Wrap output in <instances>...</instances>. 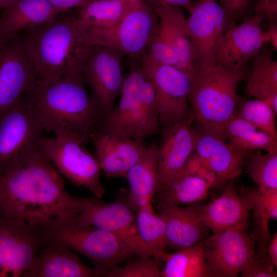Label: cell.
Instances as JSON below:
<instances>
[{"label": "cell", "instance_id": "22", "mask_svg": "<svg viewBox=\"0 0 277 277\" xmlns=\"http://www.w3.org/2000/svg\"><path fill=\"white\" fill-rule=\"evenodd\" d=\"M101 276L69 249L45 242L24 277Z\"/></svg>", "mask_w": 277, "mask_h": 277}, {"label": "cell", "instance_id": "4", "mask_svg": "<svg viewBox=\"0 0 277 277\" xmlns=\"http://www.w3.org/2000/svg\"><path fill=\"white\" fill-rule=\"evenodd\" d=\"M247 68L194 64L188 100L192 119L199 128L220 132L234 115L239 102L238 87Z\"/></svg>", "mask_w": 277, "mask_h": 277}, {"label": "cell", "instance_id": "17", "mask_svg": "<svg viewBox=\"0 0 277 277\" xmlns=\"http://www.w3.org/2000/svg\"><path fill=\"white\" fill-rule=\"evenodd\" d=\"M264 20L261 15L255 13L238 25L231 21L217 45L215 65L230 69L247 67L249 61L269 42L268 32L261 28Z\"/></svg>", "mask_w": 277, "mask_h": 277}, {"label": "cell", "instance_id": "11", "mask_svg": "<svg viewBox=\"0 0 277 277\" xmlns=\"http://www.w3.org/2000/svg\"><path fill=\"white\" fill-rule=\"evenodd\" d=\"M125 55L112 48L91 45L82 64V77L91 90L101 120L114 108L120 95L124 80L122 62Z\"/></svg>", "mask_w": 277, "mask_h": 277}, {"label": "cell", "instance_id": "39", "mask_svg": "<svg viewBox=\"0 0 277 277\" xmlns=\"http://www.w3.org/2000/svg\"><path fill=\"white\" fill-rule=\"evenodd\" d=\"M251 0H217L227 13L230 21L235 22L248 10Z\"/></svg>", "mask_w": 277, "mask_h": 277}, {"label": "cell", "instance_id": "5", "mask_svg": "<svg viewBox=\"0 0 277 277\" xmlns=\"http://www.w3.org/2000/svg\"><path fill=\"white\" fill-rule=\"evenodd\" d=\"M94 129L139 142L161 132L154 88L140 67L129 70L118 105Z\"/></svg>", "mask_w": 277, "mask_h": 277}, {"label": "cell", "instance_id": "29", "mask_svg": "<svg viewBox=\"0 0 277 277\" xmlns=\"http://www.w3.org/2000/svg\"><path fill=\"white\" fill-rule=\"evenodd\" d=\"M219 133L233 146L242 150L277 152V138L256 129L234 115L225 124Z\"/></svg>", "mask_w": 277, "mask_h": 277}, {"label": "cell", "instance_id": "24", "mask_svg": "<svg viewBox=\"0 0 277 277\" xmlns=\"http://www.w3.org/2000/svg\"><path fill=\"white\" fill-rule=\"evenodd\" d=\"M231 180L222 194L208 204L200 207L202 219L213 233L243 228L249 225V210L237 192Z\"/></svg>", "mask_w": 277, "mask_h": 277}, {"label": "cell", "instance_id": "13", "mask_svg": "<svg viewBox=\"0 0 277 277\" xmlns=\"http://www.w3.org/2000/svg\"><path fill=\"white\" fill-rule=\"evenodd\" d=\"M45 241L40 227L0 213V277H24Z\"/></svg>", "mask_w": 277, "mask_h": 277}, {"label": "cell", "instance_id": "16", "mask_svg": "<svg viewBox=\"0 0 277 277\" xmlns=\"http://www.w3.org/2000/svg\"><path fill=\"white\" fill-rule=\"evenodd\" d=\"M38 84L33 65L18 36L0 47V115Z\"/></svg>", "mask_w": 277, "mask_h": 277}, {"label": "cell", "instance_id": "44", "mask_svg": "<svg viewBox=\"0 0 277 277\" xmlns=\"http://www.w3.org/2000/svg\"><path fill=\"white\" fill-rule=\"evenodd\" d=\"M167 4L175 7H181L186 10L191 4L192 0H163Z\"/></svg>", "mask_w": 277, "mask_h": 277}, {"label": "cell", "instance_id": "41", "mask_svg": "<svg viewBox=\"0 0 277 277\" xmlns=\"http://www.w3.org/2000/svg\"><path fill=\"white\" fill-rule=\"evenodd\" d=\"M60 13L67 12L70 9L82 7L93 0H47Z\"/></svg>", "mask_w": 277, "mask_h": 277}, {"label": "cell", "instance_id": "12", "mask_svg": "<svg viewBox=\"0 0 277 277\" xmlns=\"http://www.w3.org/2000/svg\"><path fill=\"white\" fill-rule=\"evenodd\" d=\"M98 199L81 197L79 212L76 217L80 224L102 229L120 238L140 257L152 256L141 240L136 227L135 214L127 198L106 203Z\"/></svg>", "mask_w": 277, "mask_h": 277}, {"label": "cell", "instance_id": "38", "mask_svg": "<svg viewBox=\"0 0 277 277\" xmlns=\"http://www.w3.org/2000/svg\"><path fill=\"white\" fill-rule=\"evenodd\" d=\"M242 277H276L277 273L269 261L261 259L256 254L251 264L241 274Z\"/></svg>", "mask_w": 277, "mask_h": 277}, {"label": "cell", "instance_id": "20", "mask_svg": "<svg viewBox=\"0 0 277 277\" xmlns=\"http://www.w3.org/2000/svg\"><path fill=\"white\" fill-rule=\"evenodd\" d=\"M157 151V188L166 186L185 166L193 152L196 130L189 123L173 124L161 129Z\"/></svg>", "mask_w": 277, "mask_h": 277}, {"label": "cell", "instance_id": "42", "mask_svg": "<svg viewBox=\"0 0 277 277\" xmlns=\"http://www.w3.org/2000/svg\"><path fill=\"white\" fill-rule=\"evenodd\" d=\"M267 253L270 263L275 269L277 268V233L273 234L269 241Z\"/></svg>", "mask_w": 277, "mask_h": 277}, {"label": "cell", "instance_id": "25", "mask_svg": "<svg viewBox=\"0 0 277 277\" xmlns=\"http://www.w3.org/2000/svg\"><path fill=\"white\" fill-rule=\"evenodd\" d=\"M153 6L158 17L157 32L174 50L191 79L194 62L187 18L177 7L163 0L155 2Z\"/></svg>", "mask_w": 277, "mask_h": 277}, {"label": "cell", "instance_id": "9", "mask_svg": "<svg viewBox=\"0 0 277 277\" xmlns=\"http://www.w3.org/2000/svg\"><path fill=\"white\" fill-rule=\"evenodd\" d=\"M140 68L154 88L161 129L173 124L193 122L188 103L191 79L186 73L162 64L145 51Z\"/></svg>", "mask_w": 277, "mask_h": 277}, {"label": "cell", "instance_id": "21", "mask_svg": "<svg viewBox=\"0 0 277 277\" xmlns=\"http://www.w3.org/2000/svg\"><path fill=\"white\" fill-rule=\"evenodd\" d=\"M164 218L168 247L176 251L192 246L207 238L209 228L200 207L193 204L167 207L158 211Z\"/></svg>", "mask_w": 277, "mask_h": 277}, {"label": "cell", "instance_id": "34", "mask_svg": "<svg viewBox=\"0 0 277 277\" xmlns=\"http://www.w3.org/2000/svg\"><path fill=\"white\" fill-rule=\"evenodd\" d=\"M244 166L259 189H277V152H267L262 154L259 150L251 151Z\"/></svg>", "mask_w": 277, "mask_h": 277}, {"label": "cell", "instance_id": "28", "mask_svg": "<svg viewBox=\"0 0 277 277\" xmlns=\"http://www.w3.org/2000/svg\"><path fill=\"white\" fill-rule=\"evenodd\" d=\"M252 60L246 92L268 104L277 114V62L271 51L263 49Z\"/></svg>", "mask_w": 277, "mask_h": 277}, {"label": "cell", "instance_id": "26", "mask_svg": "<svg viewBox=\"0 0 277 277\" xmlns=\"http://www.w3.org/2000/svg\"><path fill=\"white\" fill-rule=\"evenodd\" d=\"M157 151L156 141L152 142L140 159L128 170L125 178L129 191L127 200L134 212L152 203L157 188Z\"/></svg>", "mask_w": 277, "mask_h": 277}, {"label": "cell", "instance_id": "10", "mask_svg": "<svg viewBox=\"0 0 277 277\" xmlns=\"http://www.w3.org/2000/svg\"><path fill=\"white\" fill-rule=\"evenodd\" d=\"M42 136L39 150L56 170L75 185L89 190L101 199L105 190L100 181V168L94 156L86 148L87 143L75 134Z\"/></svg>", "mask_w": 277, "mask_h": 277}, {"label": "cell", "instance_id": "43", "mask_svg": "<svg viewBox=\"0 0 277 277\" xmlns=\"http://www.w3.org/2000/svg\"><path fill=\"white\" fill-rule=\"evenodd\" d=\"M269 36V42L274 50H277V24L276 22H269V29L267 31Z\"/></svg>", "mask_w": 277, "mask_h": 277}, {"label": "cell", "instance_id": "18", "mask_svg": "<svg viewBox=\"0 0 277 277\" xmlns=\"http://www.w3.org/2000/svg\"><path fill=\"white\" fill-rule=\"evenodd\" d=\"M192 155L227 183L239 176L251 151L236 148L220 133L200 128Z\"/></svg>", "mask_w": 277, "mask_h": 277}, {"label": "cell", "instance_id": "33", "mask_svg": "<svg viewBox=\"0 0 277 277\" xmlns=\"http://www.w3.org/2000/svg\"><path fill=\"white\" fill-rule=\"evenodd\" d=\"M238 190L246 207L253 211L255 226L268 227L270 220H276L277 189L263 191L242 185Z\"/></svg>", "mask_w": 277, "mask_h": 277}, {"label": "cell", "instance_id": "2", "mask_svg": "<svg viewBox=\"0 0 277 277\" xmlns=\"http://www.w3.org/2000/svg\"><path fill=\"white\" fill-rule=\"evenodd\" d=\"M81 73H71L48 83H39L31 94L43 130L55 135L75 134L89 142L102 118L86 88Z\"/></svg>", "mask_w": 277, "mask_h": 277}, {"label": "cell", "instance_id": "30", "mask_svg": "<svg viewBox=\"0 0 277 277\" xmlns=\"http://www.w3.org/2000/svg\"><path fill=\"white\" fill-rule=\"evenodd\" d=\"M135 212L137 229L141 240L153 257L159 261H163L167 254L165 249L168 247L164 218L155 212L152 203L139 207Z\"/></svg>", "mask_w": 277, "mask_h": 277}, {"label": "cell", "instance_id": "15", "mask_svg": "<svg viewBox=\"0 0 277 277\" xmlns=\"http://www.w3.org/2000/svg\"><path fill=\"white\" fill-rule=\"evenodd\" d=\"M187 10L194 64L215 65L217 45L231 22L227 13L217 0L192 1Z\"/></svg>", "mask_w": 277, "mask_h": 277}, {"label": "cell", "instance_id": "14", "mask_svg": "<svg viewBox=\"0 0 277 277\" xmlns=\"http://www.w3.org/2000/svg\"><path fill=\"white\" fill-rule=\"evenodd\" d=\"M246 230L213 233L202 241L210 277H235L251 264L256 254L255 243Z\"/></svg>", "mask_w": 277, "mask_h": 277}, {"label": "cell", "instance_id": "7", "mask_svg": "<svg viewBox=\"0 0 277 277\" xmlns=\"http://www.w3.org/2000/svg\"><path fill=\"white\" fill-rule=\"evenodd\" d=\"M43 131L31 91L0 115V175L19 167L39 151Z\"/></svg>", "mask_w": 277, "mask_h": 277}, {"label": "cell", "instance_id": "36", "mask_svg": "<svg viewBox=\"0 0 277 277\" xmlns=\"http://www.w3.org/2000/svg\"><path fill=\"white\" fill-rule=\"evenodd\" d=\"M124 267L116 266L109 271L106 277H159L161 271L159 261L152 256L140 257Z\"/></svg>", "mask_w": 277, "mask_h": 277}, {"label": "cell", "instance_id": "45", "mask_svg": "<svg viewBox=\"0 0 277 277\" xmlns=\"http://www.w3.org/2000/svg\"><path fill=\"white\" fill-rule=\"evenodd\" d=\"M15 0H0V11L10 6Z\"/></svg>", "mask_w": 277, "mask_h": 277}, {"label": "cell", "instance_id": "31", "mask_svg": "<svg viewBox=\"0 0 277 277\" xmlns=\"http://www.w3.org/2000/svg\"><path fill=\"white\" fill-rule=\"evenodd\" d=\"M161 276L210 277L206 265L203 242L176 251L167 253Z\"/></svg>", "mask_w": 277, "mask_h": 277}, {"label": "cell", "instance_id": "6", "mask_svg": "<svg viewBox=\"0 0 277 277\" xmlns=\"http://www.w3.org/2000/svg\"><path fill=\"white\" fill-rule=\"evenodd\" d=\"M76 216H62L40 226L45 242L74 250L89 260L101 276L135 255L118 236L77 222Z\"/></svg>", "mask_w": 277, "mask_h": 277}, {"label": "cell", "instance_id": "3", "mask_svg": "<svg viewBox=\"0 0 277 277\" xmlns=\"http://www.w3.org/2000/svg\"><path fill=\"white\" fill-rule=\"evenodd\" d=\"M57 15L18 36L34 67L39 83L81 72L89 45L81 39L75 16Z\"/></svg>", "mask_w": 277, "mask_h": 277}, {"label": "cell", "instance_id": "23", "mask_svg": "<svg viewBox=\"0 0 277 277\" xmlns=\"http://www.w3.org/2000/svg\"><path fill=\"white\" fill-rule=\"evenodd\" d=\"M60 13L47 0H15L0 16V47L24 31L46 23Z\"/></svg>", "mask_w": 277, "mask_h": 277}, {"label": "cell", "instance_id": "19", "mask_svg": "<svg viewBox=\"0 0 277 277\" xmlns=\"http://www.w3.org/2000/svg\"><path fill=\"white\" fill-rule=\"evenodd\" d=\"M94 148V156L109 177H125L128 170L145 151L144 142L93 129L89 134Z\"/></svg>", "mask_w": 277, "mask_h": 277}, {"label": "cell", "instance_id": "27", "mask_svg": "<svg viewBox=\"0 0 277 277\" xmlns=\"http://www.w3.org/2000/svg\"><path fill=\"white\" fill-rule=\"evenodd\" d=\"M212 188L199 176L182 170L155 193L152 203L157 211L172 206L188 205L205 199Z\"/></svg>", "mask_w": 277, "mask_h": 277}, {"label": "cell", "instance_id": "1", "mask_svg": "<svg viewBox=\"0 0 277 277\" xmlns=\"http://www.w3.org/2000/svg\"><path fill=\"white\" fill-rule=\"evenodd\" d=\"M39 151L23 166L0 175V213L40 227L51 220L78 214L80 197Z\"/></svg>", "mask_w": 277, "mask_h": 277}, {"label": "cell", "instance_id": "37", "mask_svg": "<svg viewBox=\"0 0 277 277\" xmlns=\"http://www.w3.org/2000/svg\"><path fill=\"white\" fill-rule=\"evenodd\" d=\"M156 26V25L146 45V52L156 61L186 73L185 68L174 50L159 34Z\"/></svg>", "mask_w": 277, "mask_h": 277}, {"label": "cell", "instance_id": "40", "mask_svg": "<svg viewBox=\"0 0 277 277\" xmlns=\"http://www.w3.org/2000/svg\"><path fill=\"white\" fill-rule=\"evenodd\" d=\"M254 11L269 22H276L277 0H255Z\"/></svg>", "mask_w": 277, "mask_h": 277}, {"label": "cell", "instance_id": "32", "mask_svg": "<svg viewBox=\"0 0 277 277\" xmlns=\"http://www.w3.org/2000/svg\"><path fill=\"white\" fill-rule=\"evenodd\" d=\"M140 0H93L76 8V17L84 23L109 26L123 19Z\"/></svg>", "mask_w": 277, "mask_h": 277}, {"label": "cell", "instance_id": "8", "mask_svg": "<svg viewBox=\"0 0 277 277\" xmlns=\"http://www.w3.org/2000/svg\"><path fill=\"white\" fill-rule=\"evenodd\" d=\"M157 22L153 5L146 0H140L123 19L111 25H88L76 18L77 27L85 43L112 48L131 56L142 55L145 51Z\"/></svg>", "mask_w": 277, "mask_h": 277}, {"label": "cell", "instance_id": "35", "mask_svg": "<svg viewBox=\"0 0 277 277\" xmlns=\"http://www.w3.org/2000/svg\"><path fill=\"white\" fill-rule=\"evenodd\" d=\"M234 115L246 121L256 129L277 138L276 114L265 102L256 99L238 102Z\"/></svg>", "mask_w": 277, "mask_h": 277}]
</instances>
